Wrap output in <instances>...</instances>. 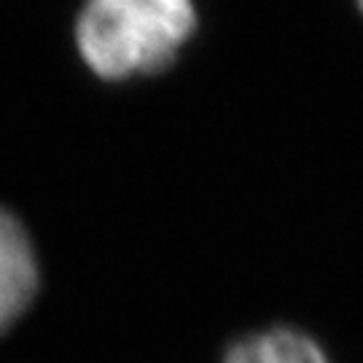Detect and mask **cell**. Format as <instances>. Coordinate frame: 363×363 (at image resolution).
<instances>
[{"mask_svg":"<svg viewBox=\"0 0 363 363\" xmlns=\"http://www.w3.org/2000/svg\"><path fill=\"white\" fill-rule=\"evenodd\" d=\"M196 30L194 0H84L76 46L105 81L167 70Z\"/></svg>","mask_w":363,"mask_h":363,"instance_id":"6da1fadb","label":"cell"},{"mask_svg":"<svg viewBox=\"0 0 363 363\" xmlns=\"http://www.w3.org/2000/svg\"><path fill=\"white\" fill-rule=\"evenodd\" d=\"M40 288L38 256L25 223L0 205V334L35 301Z\"/></svg>","mask_w":363,"mask_h":363,"instance_id":"7a4b0ae2","label":"cell"},{"mask_svg":"<svg viewBox=\"0 0 363 363\" xmlns=\"http://www.w3.org/2000/svg\"><path fill=\"white\" fill-rule=\"evenodd\" d=\"M220 363H331V358L312 337L277 325L237 339Z\"/></svg>","mask_w":363,"mask_h":363,"instance_id":"3957f363","label":"cell"},{"mask_svg":"<svg viewBox=\"0 0 363 363\" xmlns=\"http://www.w3.org/2000/svg\"><path fill=\"white\" fill-rule=\"evenodd\" d=\"M358 9H361V11H363V0H358Z\"/></svg>","mask_w":363,"mask_h":363,"instance_id":"277c9868","label":"cell"}]
</instances>
